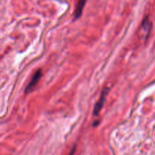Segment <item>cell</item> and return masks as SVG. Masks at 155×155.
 I'll list each match as a JSON object with an SVG mask.
<instances>
[{
  "instance_id": "obj_1",
  "label": "cell",
  "mask_w": 155,
  "mask_h": 155,
  "mask_svg": "<svg viewBox=\"0 0 155 155\" xmlns=\"http://www.w3.org/2000/svg\"><path fill=\"white\" fill-rule=\"evenodd\" d=\"M107 93H108V89L105 88L104 89V90L101 92V97H100L99 100L97 101V103L95 104V107H94V110H93V115L94 116H98L99 112L101 111V108H102L103 105L104 104V101H105L106 98H107Z\"/></svg>"
},
{
  "instance_id": "obj_2",
  "label": "cell",
  "mask_w": 155,
  "mask_h": 155,
  "mask_svg": "<svg viewBox=\"0 0 155 155\" xmlns=\"http://www.w3.org/2000/svg\"><path fill=\"white\" fill-rule=\"evenodd\" d=\"M41 77H42V71H41L40 70H38V71L35 73L34 75L33 76L30 82L28 83L27 87H26V93H30V92H31L34 89V88L36 87V85L39 83Z\"/></svg>"
},
{
  "instance_id": "obj_3",
  "label": "cell",
  "mask_w": 155,
  "mask_h": 155,
  "mask_svg": "<svg viewBox=\"0 0 155 155\" xmlns=\"http://www.w3.org/2000/svg\"><path fill=\"white\" fill-rule=\"evenodd\" d=\"M86 0H80L77 3V8H76L75 10V14H74V18L75 19H78L80 18V16L82 15L83 13V8H84L85 5H86Z\"/></svg>"
}]
</instances>
